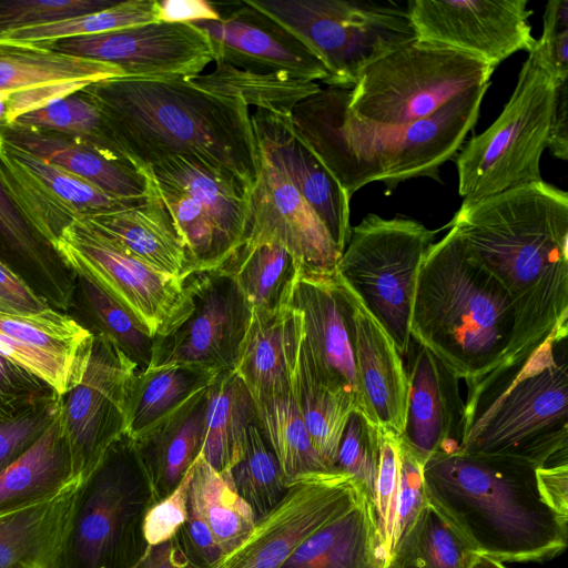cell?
Segmentation results:
<instances>
[{"instance_id": "8", "label": "cell", "mask_w": 568, "mask_h": 568, "mask_svg": "<svg viewBox=\"0 0 568 568\" xmlns=\"http://www.w3.org/2000/svg\"><path fill=\"white\" fill-rule=\"evenodd\" d=\"M245 1L306 45L333 88L352 89L366 67L417 39L407 9L392 1Z\"/></svg>"}, {"instance_id": "2", "label": "cell", "mask_w": 568, "mask_h": 568, "mask_svg": "<svg viewBox=\"0 0 568 568\" xmlns=\"http://www.w3.org/2000/svg\"><path fill=\"white\" fill-rule=\"evenodd\" d=\"M102 111L123 153L143 170L174 155L225 169L248 189L258 150L248 106L185 78H115L83 89Z\"/></svg>"}, {"instance_id": "31", "label": "cell", "mask_w": 568, "mask_h": 568, "mask_svg": "<svg viewBox=\"0 0 568 568\" xmlns=\"http://www.w3.org/2000/svg\"><path fill=\"white\" fill-rule=\"evenodd\" d=\"M376 510L365 493L351 509L310 536L281 568H386Z\"/></svg>"}, {"instance_id": "51", "label": "cell", "mask_w": 568, "mask_h": 568, "mask_svg": "<svg viewBox=\"0 0 568 568\" xmlns=\"http://www.w3.org/2000/svg\"><path fill=\"white\" fill-rule=\"evenodd\" d=\"M112 0H0V33L108 9Z\"/></svg>"}, {"instance_id": "61", "label": "cell", "mask_w": 568, "mask_h": 568, "mask_svg": "<svg viewBox=\"0 0 568 568\" xmlns=\"http://www.w3.org/2000/svg\"><path fill=\"white\" fill-rule=\"evenodd\" d=\"M547 149L554 156L568 160V80L557 85Z\"/></svg>"}, {"instance_id": "62", "label": "cell", "mask_w": 568, "mask_h": 568, "mask_svg": "<svg viewBox=\"0 0 568 568\" xmlns=\"http://www.w3.org/2000/svg\"><path fill=\"white\" fill-rule=\"evenodd\" d=\"M135 568H194L175 538L151 547Z\"/></svg>"}, {"instance_id": "58", "label": "cell", "mask_w": 568, "mask_h": 568, "mask_svg": "<svg viewBox=\"0 0 568 568\" xmlns=\"http://www.w3.org/2000/svg\"><path fill=\"white\" fill-rule=\"evenodd\" d=\"M50 307L42 295L0 260V312L34 314Z\"/></svg>"}, {"instance_id": "15", "label": "cell", "mask_w": 568, "mask_h": 568, "mask_svg": "<svg viewBox=\"0 0 568 568\" xmlns=\"http://www.w3.org/2000/svg\"><path fill=\"white\" fill-rule=\"evenodd\" d=\"M136 372V365L114 343L94 335L81 381L60 396L59 417L81 481L126 434Z\"/></svg>"}, {"instance_id": "6", "label": "cell", "mask_w": 568, "mask_h": 568, "mask_svg": "<svg viewBox=\"0 0 568 568\" xmlns=\"http://www.w3.org/2000/svg\"><path fill=\"white\" fill-rule=\"evenodd\" d=\"M567 337L550 336L525 361L467 385L459 449L535 467L567 462Z\"/></svg>"}, {"instance_id": "1", "label": "cell", "mask_w": 568, "mask_h": 568, "mask_svg": "<svg viewBox=\"0 0 568 568\" xmlns=\"http://www.w3.org/2000/svg\"><path fill=\"white\" fill-rule=\"evenodd\" d=\"M447 226L506 290L515 311L509 351L525 361L550 336L568 335V193L539 181L462 203Z\"/></svg>"}, {"instance_id": "39", "label": "cell", "mask_w": 568, "mask_h": 568, "mask_svg": "<svg viewBox=\"0 0 568 568\" xmlns=\"http://www.w3.org/2000/svg\"><path fill=\"white\" fill-rule=\"evenodd\" d=\"M214 62L211 72L185 79L211 93L240 99L247 106L291 115L297 103L321 90L314 81L284 73L247 71L223 61Z\"/></svg>"}, {"instance_id": "13", "label": "cell", "mask_w": 568, "mask_h": 568, "mask_svg": "<svg viewBox=\"0 0 568 568\" xmlns=\"http://www.w3.org/2000/svg\"><path fill=\"white\" fill-rule=\"evenodd\" d=\"M55 251L64 264L131 312L155 337L176 328L190 314L184 278L162 273L79 215L63 231Z\"/></svg>"}, {"instance_id": "34", "label": "cell", "mask_w": 568, "mask_h": 568, "mask_svg": "<svg viewBox=\"0 0 568 568\" xmlns=\"http://www.w3.org/2000/svg\"><path fill=\"white\" fill-rule=\"evenodd\" d=\"M252 424L256 407L250 389L234 371L219 373L207 387L202 457L219 473H230L243 454Z\"/></svg>"}, {"instance_id": "24", "label": "cell", "mask_w": 568, "mask_h": 568, "mask_svg": "<svg viewBox=\"0 0 568 568\" xmlns=\"http://www.w3.org/2000/svg\"><path fill=\"white\" fill-rule=\"evenodd\" d=\"M408 392L399 440L424 465L435 453L459 449L465 403L459 378L434 353L412 338Z\"/></svg>"}, {"instance_id": "54", "label": "cell", "mask_w": 568, "mask_h": 568, "mask_svg": "<svg viewBox=\"0 0 568 568\" xmlns=\"http://www.w3.org/2000/svg\"><path fill=\"white\" fill-rule=\"evenodd\" d=\"M57 395L47 383L0 355V418L14 416Z\"/></svg>"}, {"instance_id": "56", "label": "cell", "mask_w": 568, "mask_h": 568, "mask_svg": "<svg viewBox=\"0 0 568 568\" xmlns=\"http://www.w3.org/2000/svg\"><path fill=\"white\" fill-rule=\"evenodd\" d=\"M399 455L400 479L396 503L395 547L427 504L423 480L424 465L400 440Z\"/></svg>"}, {"instance_id": "46", "label": "cell", "mask_w": 568, "mask_h": 568, "mask_svg": "<svg viewBox=\"0 0 568 568\" xmlns=\"http://www.w3.org/2000/svg\"><path fill=\"white\" fill-rule=\"evenodd\" d=\"M159 22L156 0L118 1L112 7L54 22L0 33V40L49 43Z\"/></svg>"}, {"instance_id": "45", "label": "cell", "mask_w": 568, "mask_h": 568, "mask_svg": "<svg viewBox=\"0 0 568 568\" xmlns=\"http://www.w3.org/2000/svg\"><path fill=\"white\" fill-rule=\"evenodd\" d=\"M10 126L64 134L125 155L116 143L99 105L83 90L24 113Z\"/></svg>"}, {"instance_id": "59", "label": "cell", "mask_w": 568, "mask_h": 568, "mask_svg": "<svg viewBox=\"0 0 568 568\" xmlns=\"http://www.w3.org/2000/svg\"><path fill=\"white\" fill-rule=\"evenodd\" d=\"M536 479L545 503L561 518L568 519V463L536 468Z\"/></svg>"}, {"instance_id": "32", "label": "cell", "mask_w": 568, "mask_h": 568, "mask_svg": "<svg viewBox=\"0 0 568 568\" xmlns=\"http://www.w3.org/2000/svg\"><path fill=\"white\" fill-rule=\"evenodd\" d=\"M80 481L58 414L31 447L0 471V516L55 497Z\"/></svg>"}, {"instance_id": "10", "label": "cell", "mask_w": 568, "mask_h": 568, "mask_svg": "<svg viewBox=\"0 0 568 568\" xmlns=\"http://www.w3.org/2000/svg\"><path fill=\"white\" fill-rule=\"evenodd\" d=\"M495 69L463 51L416 39L366 67L349 89L347 106L375 125L410 124L489 83Z\"/></svg>"}, {"instance_id": "40", "label": "cell", "mask_w": 568, "mask_h": 568, "mask_svg": "<svg viewBox=\"0 0 568 568\" xmlns=\"http://www.w3.org/2000/svg\"><path fill=\"white\" fill-rule=\"evenodd\" d=\"M225 265L253 310L274 312L290 305L300 268L284 246L242 244Z\"/></svg>"}, {"instance_id": "12", "label": "cell", "mask_w": 568, "mask_h": 568, "mask_svg": "<svg viewBox=\"0 0 568 568\" xmlns=\"http://www.w3.org/2000/svg\"><path fill=\"white\" fill-rule=\"evenodd\" d=\"M148 171L194 272L223 266L244 243L250 189L233 173L193 155L170 156Z\"/></svg>"}, {"instance_id": "37", "label": "cell", "mask_w": 568, "mask_h": 568, "mask_svg": "<svg viewBox=\"0 0 568 568\" xmlns=\"http://www.w3.org/2000/svg\"><path fill=\"white\" fill-rule=\"evenodd\" d=\"M292 393L314 447L334 469L338 445L349 414L358 408L345 390L325 384L312 369L302 347L293 373Z\"/></svg>"}, {"instance_id": "57", "label": "cell", "mask_w": 568, "mask_h": 568, "mask_svg": "<svg viewBox=\"0 0 568 568\" xmlns=\"http://www.w3.org/2000/svg\"><path fill=\"white\" fill-rule=\"evenodd\" d=\"M187 509V519L174 538L194 568H214L224 554L201 514L190 504Z\"/></svg>"}, {"instance_id": "17", "label": "cell", "mask_w": 568, "mask_h": 568, "mask_svg": "<svg viewBox=\"0 0 568 568\" xmlns=\"http://www.w3.org/2000/svg\"><path fill=\"white\" fill-rule=\"evenodd\" d=\"M527 0H410L407 12L417 40L449 47L496 68L534 49Z\"/></svg>"}, {"instance_id": "38", "label": "cell", "mask_w": 568, "mask_h": 568, "mask_svg": "<svg viewBox=\"0 0 568 568\" xmlns=\"http://www.w3.org/2000/svg\"><path fill=\"white\" fill-rule=\"evenodd\" d=\"M0 243L13 253L36 278L37 292L50 305L67 310L72 305L74 273L59 254L27 224L0 185Z\"/></svg>"}, {"instance_id": "42", "label": "cell", "mask_w": 568, "mask_h": 568, "mask_svg": "<svg viewBox=\"0 0 568 568\" xmlns=\"http://www.w3.org/2000/svg\"><path fill=\"white\" fill-rule=\"evenodd\" d=\"M75 275L73 302L78 321L93 336L101 335L114 343L133 362L138 371L150 366L154 337L125 307L109 296L88 277Z\"/></svg>"}, {"instance_id": "36", "label": "cell", "mask_w": 568, "mask_h": 568, "mask_svg": "<svg viewBox=\"0 0 568 568\" xmlns=\"http://www.w3.org/2000/svg\"><path fill=\"white\" fill-rule=\"evenodd\" d=\"M254 402L256 425L278 462L287 488L332 471L314 447L292 392Z\"/></svg>"}, {"instance_id": "52", "label": "cell", "mask_w": 568, "mask_h": 568, "mask_svg": "<svg viewBox=\"0 0 568 568\" xmlns=\"http://www.w3.org/2000/svg\"><path fill=\"white\" fill-rule=\"evenodd\" d=\"M60 396L42 400L11 417L0 418V471L23 455L59 414Z\"/></svg>"}, {"instance_id": "44", "label": "cell", "mask_w": 568, "mask_h": 568, "mask_svg": "<svg viewBox=\"0 0 568 568\" xmlns=\"http://www.w3.org/2000/svg\"><path fill=\"white\" fill-rule=\"evenodd\" d=\"M477 555L427 501L398 540L386 568H469Z\"/></svg>"}, {"instance_id": "25", "label": "cell", "mask_w": 568, "mask_h": 568, "mask_svg": "<svg viewBox=\"0 0 568 568\" xmlns=\"http://www.w3.org/2000/svg\"><path fill=\"white\" fill-rule=\"evenodd\" d=\"M347 288L353 311L354 362L362 410L381 429L399 437L408 392L402 355L357 295Z\"/></svg>"}, {"instance_id": "3", "label": "cell", "mask_w": 568, "mask_h": 568, "mask_svg": "<svg viewBox=\"0 0 568 568\" xmlns=\"http://www.w3.org/2000/svg\"><path fill=\"white\" fill-rule=\"evenodd\" d=\"M490 82L467 90L432 115L402 126L358 120L348 110L349 89H321L297 103L291 122L347 195L372 182L387 192L416 178L439 180V168L474 129Z\"/></svg>"}, {"instance_id": "63", "label": "cell", "mask_w": 568, "mask_h": 568, "mask_svg": "<svg viewBox=\"0 0 568 568\" xmlns=\"http://www.w3.org/2000/svg\"><path fill=\"white\" fill-rule=\"evenodd\" d=\"M469 568H507L504 562L487 556L477 555Z\"/></svg>"}, {"instance_id": "20", "label": "cell", "mask_w": 568, "mask_h": 568, "mask_svg": "<svg viewBox=\"0 0 568 568\" xmlns=\"http://www.w3.org/2000/svg\"><path fill=\"white\" fill-rule=\"evenodd\" d=\"M290 306L302 316L301 347L312 369L328 386L348 393L362 410L346 284L336 274L298 273Z\"/></svg>"}, {"instance_id": "23", "label": "cell", "mask_w": 568, "mask_h": 568, "mask_svg": "<svg viewBox=\"0 0 568 568\" xmlns=\"http://www.w3.org/2000/svg\"><path fill=\"white\" fill-rule=\"evenodd\" d=\"M251 121L260 155L300 193L343 253L352 229L346 191L298 135L290 115L256 109Z\"/></svg>"}, {"instance_id": "53", "label": "cell", "mask_w": 568, "mask_h": 568, "mask_svg": "<svg viewBox=\"0 0 568 568\" xmlns=\"http://www.w3.org/2000/svg\"><path fill=\"white\" fill-rule=\"evenodd\" d=\"M541 37L530 51L559 84L568 80V0L547 2Z\"/></svg>"}, {"instance_id": "16", "label": "cell", "mask_w": 568, "mask_h": 568, "mask_svg": "<svg viewBox=\"0 0 568 568\" xmlns=\"http://www.w3.org/2000/svg\"><path fill=\"white\" fill-rule=\"evenodd\" d=\"M365 493L351 476L336 470L300 481L214 568H281L310 536L351 509Z\"/></svg>"}, {"instance_id": "41", "label": "cell", "mask_w": 568, "mask_h": 568, "mask_svg": "<svg viewBox=\"0 0 568 568\" xmlns=\"http://www.w3.org/2000/svg\"><path fill=\"white\" fill-rule=\"evenodd\" d=\"M189 504L204 518L224 556L248 536L256 523L230 473H219L202 455L193 464Z\"/></svg>"}, {"instance_id": "49", "label": "cell", "mask_w": 568, "mask_h": 568, "mask_svg": "<svg viewBox=\"0 0 568 568\" xmlns=\"http://www.w3.org/2000/svg\"><path fill=\"white\" fill-rule=\"evenodd\" d=\"M381 444V428L363 410L348 416L334 465L336 471L351 476L373 497Z\"/></svg>"}, {"instance_id": "60", "label": "cell", "mask_w": 568, "mask_h": 568, "mask_svg": "<svg viewBox=\"0 0 568 568\" xmlns=\"http://www.w3.org/2000/svg\"><path fill=\"white\" fill-rule=\"evenodd\" d=\"M221 19L215 3L205 0L158 1V20L166 23H195Z\"/></svg>"}, {"instance_id": "30", "label": "cell", "mask_w": 568, "mask_h": 568, "mask_svg": "<svg viewBox=\"0 0 568 568\" xmlns=\"http://www.w3.org/2000/svg\"><path fill=\"white\" fill-rule=\"evenodd\" d=\"M207 388L134 438L155 503L168 496L201 455L206 429Z\"/></svg>"}, {"instance_id": "7", "label": "cell", "mask_w": 568, "mask_h": 568, "mask_svg": "<svg viewBox=\"0 0 568 568\" xmlns=\"http://www.w3.org/2000/svg\"><path fill=\"white\" fill-rule=\"evenodd\" d=\"M153 504L145 467L124 434L81 481L61 568H135L150 549L143 519Z\"/></svg>"}, {"instance_id": "9", "label": "cell", "mask_w": 568, "mask_h": 568, "mask_svg": "<svg viewBox=\"0 0 568 568\" xmlns=\"http://www.w3.org/2000/svg\"><path fill=\"white\" fill-rule=\"evenodd\" d=\"M557 85L529 52L499 116L456 156L463 203L542 181L540 159L547 149Z\"/></svg>"}, {"instance_id": "27", "label": "cell", "mask_w": 568, "mask_h": 568, "mask_svg": "<svg viewBox=\"0 0 568 568\" xmlns=\"http://www.w3.org/2000/svg\"><path fill=\"white\" fill-rule=\"evenodd\" d=\"M302 337V316L290 305L274 312L253 310L234 372L254 399L292 392Z\"/></svg>"}, {"instance_id": "22", "label": "cell", "mask_w": 568, "mask_h": 568, "mask_svg": "<svg viewBox=\"0 0 568 568\" xmlns=\"http://www.w3.org/2000/svg\"><path fill=\"white\" fill-rule=\"evenodd\" d=\"M221 19L192 23L209 38L214 61L264 73L325 82L328 71L295 36L246 1Z\"/></svg>"}, {"instance_id": "28", "label": "cell", "mask_w": 568, "mask_h": 568, "mask_svg": "<svg viewBox=\"0 0 568 568\" xmlns=\"http://www.w3.org/2000/svg\"><path fill=\"white\" fill-rule=\"evenodd\" d=\"M80 485L0 516V568H61Z\"/></svg>"}, {"instance_id": "5", "label": "cell", "mask_w": 568, "mask_h": 568, "mask_svg": "<svg viewBox=\"0 0 568 568\" xmlns=\"http://www.w3.org/2000/svg\"><path fill=\"white\" fill-rule=\"evenodd\" d=\"M447 227L420 265L410 335L469 385L505 359L515 311L501 284L470 257L458 232Z\"/></svg>"}, {"instance_id": "33", "label": "cell", "mask_w": 568, "mask_h": 568, "mask_svg": "<svg viewBox=\"0 0 568 568\" xmlns=\"http://www.w3.org/2000/svg\"><path fill=\"white\" fill-rule=\"evenodd\" d=\"M125 78L112 64L55 51L44 44L0 40V93H16L60 83L91 85Z\"/></svg>"}, {"instance_id": "48", "label": "cell", "mask_w": 568, "mask_h": 568, "mask_svg": "<svg viewBox=\"0 0 568 568\" xmlns=\"http://www.w3.org/2000/svg\"><path fill=\"white\" fill-rule=\"evenodd\" d=\"M6 138V136H4ZM7 140V139H6ZM10 154L41 181L59 200L80 215L114 212L142 203L143 200L115 197L69 171L40 159L7 140Z\"/></svg>"}, {"instance_id": "29", "label": "cell", "mask_w": 568, "mask_h": 568, "mask_svg": "<svg viewBox=\"0 0 568 568\" xmlns=\"http://www.w3.org/2000/svg\"><path fill=\"white\" fill-rule=\"evenodd\" d=\"M84 217L162 273L184 278L194 272L185 243L153 181L151 193L142 203Z\"/></svg>"}, {"instance_id": "14", "label": "cell", "mask_w": 568, "mask_h": 568, "mask_svg": "<svg viewBox=\"0 0 568 568\" xmlns=\"http://www.w3.org/2000/svg\"><path fill=\"white\" fill-rule=\"evenodd\" d=\"M189 316L171 333L154 338L149 367L183 364L214 373L234 371L253 308L227 265L184 277Z\"/></svg>"}, {"instance_id": "55", "label": "cell", "mask_w": 568, "mask_h": 568, "mask_svg": "<svg viewBox=\"0 0 568 568\" xmlns=\"http://www.w3.org/2000/svg\"><path fill=\"white\" fill-rule=\"evenodd\" d=\"M192 471L193 465L174 490L146 511L143 519V536L149 548L173 539L187 519Z\"/></svg>"}, {"instance_id": "11", "label": "cell", "mask_w": 568, "mask_h": 568, "mask_svg": "<svg viewBox=\"0 0 568 568\" xmlns=\"http://www.w3.org/2000/svg\"><path fill=\"white\" fill-rule=\"evenodd\" d=\"M437 230L407 217L367 214L351 229L336 275L393 339L400 355L412 341L410 314L420 265Z\"/></svg>"}, {"instance_id": "50", "label": "cell", "mask_w": 568, "mask_h": 568, "mask_svg": "<svg viewBox=\"0 0 568 568\" xmlns=\"http://www.w3.org/2000/svg\"><path fill=\"white\" fill-rule=\"evenodd\" d=\"M399 479V437L381 429L379 456L373 501L387 564L395 547L394 534Z\"/></svg>"}, {"instance_id": "47", "label": "cell", "mask_w": 568, "mask_h": 568, "mask_svg": "<svg viewBox=\"0 0 568 568\" xmlns=\"http://www.w3.org/2000/svg\"><path fill=\"white\" fill-rule=\"evenodd\" d=\"M230 475L256 521L270 513L288 489L278 462L256 424L248 426L243 454Z\"/></svg>"}, {"instance_id": "4", "label": "cell", "mask_w": 568, "mask_h": 568, "mask_svg": "<svg viewBox=\"0 0 568 568\" xmlns=\"http://www.w3.org/2000/svg\"><path fill=\"white\" fill-rule=\"evenodd\" d=\"M525 462L435 453L423 466L427 501L478 555L501 562H542L567 547L568 519L542 499Z\"/></svg>"}, {"instance_id": "21", "label": "cell", "mask_w": 568, "mask_h": 568, "mask_svg": "<svg viewBox=\"0 0 568 568\" xmlns=\"http://www.w3.org/2000/svg\"><path fill=\"white\" fill-rule=\"evenodd\" d=\"M93 335L55 308L34 314L0 312V355L47 383L59 396L82 378Z\"/></svg>"}, {"instance_id": "19", "label": "cell", "mask_w": 568, "mask_h": 568, "mask_svg": "<svg viewBox=\"0 0 568 568\" xmlns=\"http://www.w3.org/2000/svg\"><path fill=\"white\" fill-rule=\"evenodd\" d=\"M284 246L300 273L334 275L342 256L326 227L300 193L258 153L257 179L248 192L243 244Z\"/></svg>"}, {"instance_id": "26", "label": "cell", "mask_w": 568, "mask_h": 568, "mask_svg": "<svg viewBox=\"0 0 568 568\" xmlns=\"http://www.w3.org/2000/svg\"><path fill=\"white\" fill-rule=\"evenodd\" d=\"M2 133L11 143L115 197L143 200L151 193L152 179L149 171L125 155L44 131L8 126Z\"/></svg>"}, {"instance_id": "43", "label": "cell", "mask_w": 568, "mask_h": 568, "mask_svg": "<svg viewBox=\"0 0 568 568\" xmlns=\"http://www.w3.org/2000/svg\"><path fill=\"white\" fill-rule=\"evenodd\" d=\"M0 185L30 229L52 248L63 231L80 215L10 154L1 130Z\"/></svg>"}, {"instance_id": "35", "label": "cell", "mask_w": 568, "mask_h": 568, "mask_svg": "<svg viewBox=\"0 0 568 568\" xmlns=\"http://www.w3.org/2000/svg\"><path fill=\"white\" fill-rule=\"evenodd\" d=\"M217 374L183 364L138 371L130 389L126 434L132 439L139 437L207 388Z\"/></svg>"}, {"instance_id": "18", "label": "cell", "mask_w": 568, "mask_h": 568, "mask_svg": "<svg viewBox=\"0 0 568 568\" xmlns=\"http://www.w3.org/2000/svg\"><path fill=\"white\" fill-rule=\"evenodd\" d=\"M40 44L115 65L125 78H190L214 62L207 36L192 23L159 21Z\"/></svg>"}]
</instances>
